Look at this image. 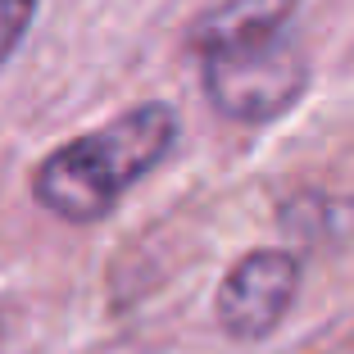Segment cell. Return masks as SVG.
Listing matches in <instances>:
<instances>
[{
    "label": "cell",
    "instance_id": "cell-1",
    "mask_svg": "<svg viewBox=\"0 0 354 354\" xmlns=\"http://www.w3.org/2000/svg\"><path fill=\"white\" fill-rule=\"evenodd\" d=\"M177 141V109L164 100L136 104L114 123L73 136L68 146L50 150L32 173V196L55 218L95 223L136 187Z\"/></svg>",
    "mask_w": 354,
    "mask_h": 354
},
{
    "label": "cell",
    "instance_id": "cell-2",
    "mask_svg": "<svg viewBox=\"0 0 354 354\" xmlns=\"http://www.w3.org/2000/svg\"><path fill=\"white\" fill-rule=\"evenodd\" d=\"M200 68H205V95L214 100V109L236 123H268L286 114L309 82V59L291 28L209 46L200 50Z\"/></svg>",
    "mask_w": 354,
    "mask_h": 354
},
{
    "label": "cell",
    "instance_id": "cell-3",
    "mask_svg": "<svg viewBox=\"0 0 354 354\" xmlns=\"http://www.w3.org/2000/svg\"><path fill=\"white\" fill-rule=\"evenodd\" d=\"M300 291V263L286 250H250L218 286V327L232 341H263Z\"/></svg>",
    "mask_w": 354,
    "mask_h": 354
},
{
    "label": "cell",
    "instance_id": "cell-4",
    "mask_svg": "<svg viewBox=\"0 0 354 354\" xmlns=\"http://www.w3.org/2000/svg\"><path fill=\"white\" fill-rule=\"evenodd\" d=\"M295 0H214L191 28V46L209 50V46L236 41V37H254V32H277L291 23Z\"/></svg>",
    "mask_w": 354,
    "mask_h": 354
},
{
    "label": "cell",
    "instance_id": "cell-5",
    "mask_svg": "<svg viewBox=\"0 0 354 354\" xmlns=\"http://www.w3.org/2000/svg\"><path fill=\"white\" fill-rule=\"evenodd\" d=\"M32 19H37V0H0V64L19 50Z\"/></svg>",
    "mask_w": 354,
    "mask_h": 354
}]
</instances>
